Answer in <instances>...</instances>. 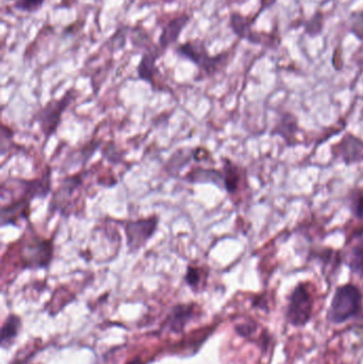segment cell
Instances as JSON below:
<instances>
[{
  "label": "cell",
  "mask_w": 363,
  "mask_h": 364,
  "mask_svg": "<svg viewBox=\"0 0 363 364\" xmlns=\"http://www.w3.org/2000/svg\"><path fill=\"white\" fill-rule=\"evenodd\" d=\"M131 1H134V0H131Z\"/></svg>",
  "instance_id": "484cf974"
},
{
  "label": "cell",
  "mask_w": 363,
  "mask_h": 364,
  "mask_svg": "<svg viewBox=\"0 0 363 364\" xmlns=\"http://www.w3.org/2000/svg\"><path fill=\"white\" fill-rule=\"evenodd\" d=\"M349 250L345 254V263L350 271L363 279V227L356 229L347 240Z\"/></svg>",
  "instance_id": "30bf717a"
},
{
  "label": "cell",
  "mask_w": 363,
  "mask_h": 364,
  "mask_svg": "<svg viewBox=\"0 0 363 364\" xmlns=\"http://www.w3.org/2000/svg\"><path fill=\"white\" fill-rule=\"evenodd\" d=\"M45 0H16L14 2V9L21 12H38L44 6Z\"/></svg>",
  "instance_id": "44dd1931"
},
{
  "label": "cell",
  "mask_w": 363,
  "mask_h": 364,
  "mask_svg": "<svg viewBox=\"0 0 363 364\" xmlns=\"http://www.w3.org/2000/svg\"><path fill=\"white\" fill-rule=\"evenodd\" d=\"M347 201L354 218L363 220V188L352 190L347 195Z\"/></svg>",
  "instance_id": "ac0fdd59"
},
{
  "label": "cell",
  "mask_w": 363,
  "mask_h": 364,
  "mask_svg": "<svg viewBox=\"0 0 363 364\" xmlns=\"http://www.w3.org/2000/svg\"><path fill=\"white\" fill-rule=\"evenodd\" d=\"M362 292L357 286L353 284L339 286L332 295L326 318L332 325L345 324L362 312Z\"/></svg>",
  "instance_id": "7a4b0ae2"
},
{
  "label": "cell",
  "mask_w": 363,
  "mask_h": 364,
  "mask_svg": "<svg viewBox=\"0 0 363 364\" xmlns=\"http://www.w3.org/2000/svg\"><path fill=\"white\" fill-rule=\"evenodd\" d=\"M177 55L183 59L189 60L197 66L200 73L207 77L215 76L227 66L232 51H224L217 55L208 53L206 44L202 40H190L179 44L175 49Z\"/></svg>",
  "instance_id": "6da1fadb"
},
{
  "label": "cell",
  "mask_w": 363,
  "mask_h": 364,
  "mask_svg": "<svg viewBox=\"0 0 363 364\" xmlns=\"http://www.w3.org/2000/svg\"><path fill=\"white\" fill-rule=\"evenodd\" d=\"M315 299L308 284L298 282L288 296L286 321L292 327H304L313 318Z\"/></svg>",
  "instance_id": "277c9868"
},
{
  "label": "cell",
  "mask_w": 363,
  "mask_h": 364,
  "mask_svg": "<svg viewBox=\"0 0 363 364\" xmlns=\"http://www.w3.org/2000/svg\"><path fill=\"white\" fill-rule=\"evenodd\" d=\"M161 1L163 2V4H174V2H176L177 0H161Z\"/></svg>",
  "instance_id": "d4e9b609"
},
{
  "label": "cell",
  "mask_w": 363,
  "mask_h": 364,
  "mask_svg": "<svg viewBox=\"0 0 363 364\" xmlns=\"http://www.w3.org/2000/svg\"><path fill=\"white\" fill-rule=\"evenodd\" d=\"M351 31L359 40H363V11L352 14Z\"/></svg>",
  "instance_id": "7402d4cb"
},
{
  "label": "cell",
  "mask_w": 363,
  "mask_h": 364,
  "mask_svg": "<svg viewBox=\"0 0 363 364\" xmlns=\"http://www.w3.org/2000/svg\"><path fill=\"white\" fill-rule=\"evenodd\" d=\"M332 154L347 166L358 164L363 157V141L352 134H347L340 142L332 145Z\"/></svg>",
  "instance_id": "9c48e42d"
},
{
  "label": "cell",
  "mask_w": 363,
  "mask_h": 364,
  "mask_svg": "<svg viewBox=\"0 0 363 364\" xmlns=\"http://www.w3.org/2000/svg\"><path fill=\"white\" fill-rule=\"evenodd\" d=\"M18 318L14 316H11L10 318H8V320L4 323V327H2V343L4 344L6 342L14 339L15 336L17 335V331H18Z\"/></svg>",
  "instance_id": "d6986e66"
},
{
  "label": "cell",
  "mask_w": 363,
  "mask_h": 364,
  "mask_svg": "<svg viewBox=\"0 0 363 364\" xmlns=\"http://www.w3.org/2000/svg\"><path fill=\"white\" fill-rule=\"evenodd\" d=\"M193 316L192 306L180 305L175 307L168 316L166 325L170 331H180Z\"/></svg>",
  "instance_id": "e0dca14e"
},
{
  "label": "cell",
  "mask_w": 363,
  "mask_h": 364,
  "mask_svg": "<svg viewBox=\"0 0 363 364\" xmlns=\"http://www.w3.org/2000/svg\"><path fill=\"white\" fill-rule=\"evenodd\" d=\"M298 132V119L291 113H285L277 123L274 134L287 141L288 145H293Z\"/></svg>",
  "instance_id": "2e32d148"
},
{
  "label": "cell",
  "mask_w": 363,
  "mask_h": 364,
  "mask_svg": "<svg viewBox=\"0 0 363 364\" xmlns=\"http://www.w3.org/2000/svg\"><path fill=\"white\" fill-rule=\"evenodd\" d=\"M162 53H163L160 50L158 45L147 49L143 53L142 58H141L140 62H139L138 68H136L139 79L149 83L153 89H155L156 85H157L156 78L160 74L157 62L158 59L161 57Z\"/></svg>",
  "instance_id": "4fadbf2b"
},
{
  "label": "cell",
  "mask_w": 363,
  "mask_h": 364,
  "mask_svg": "<svg viewBox=\"0 0 363 364\" xmlns=\"http://www.w3.org/2000/svg\"><path fill=\"white\" fill-rule=\"evenodd\" d=\"M277 0H261V4H260V9L258 11L257 14L253 17V21H255L256 19L259 17V15L261 14L264 11H266V9L271 8V6H274L276 4Z\"/></svg>",
  "instance_id": "cb8c5ba5"
},
{
  "label": "cell",
  "mask_w": 363,
  "mask_h": 364,
  "mask_svg": "<svg viewBox=\"0 0 363 364\" xmlns=\"http://www.w3.org/2000/svg\"><path fill=\"white\" fill-rule=\"evenodd\" d=\"M31 203V199L26 196H21L16 200L9 203V205H2L0 225L2 227L8 226V225L17 226L21 220H28L29 222Z\"/></svg>",
  "instance_id": "7c38bea8"
},
{
  "label": "cell",
  "mask_w": 363,
  "mask_h": 364,
  "mask_svg": "<svg viewBox=\"0 0 363 364\" xmlns=\"http://www.w3.org/2000/svg\"><path fill=\"white\" fill-rule=\"evenodd\" d=\"M77 92L75 89L68 90L59 100H53L44 107L36 111L32 117V122L40 127L44 136L45 144L57 132L62 117L70 105L76 100Z\"/></svg>",
  "instance_id": "3957f363"
},
{
  "label": "cell",
  "mask_w": 363,
  "mask_h": 364,
  "mask_svg": "<svg viewBox=\"0 0 363 364\" xmlns=\"http://www.w3.org/2000/svg\"><path fill=\"white\" fill-rule=\"evenodd\" d=\"M191 18V15L183 13V14L178 15V16L173 17L166 25H163L161 34L158 38V46H159L162 53H166L168 47L178 42L181 33H183L185 27L189 25Z\"/></svg>",
  "instance_id": "8fae6325"
},
{
  "label": "cell",
  "mask_w": 363,
  "mask_h": 364,
  "mask_svg": "<svg viewBox=\"0 0 363 364\" xmlns=\"http://www.w3.org/2000/svg\"><path fill=\"white\" fill-rule=\"evenodd\" d=\"M55 254V242L53 239H43L34 235L26 241L19 248L23 269H48Z\"/></svg>",
  "instance_id": "5b68a950"
},
{
  "label": "cell",
  "mask_w": 363,
  "mask_h": 364,
  "mask_svg": "<svg viewBox=\"0 0 363 364\" xmlns=\"http://www.w3.org/2000/svg\"><path fill=\"white\" fill-rule=\"evenodd\" d=\"M185 181L189 183H213L219 188H224L223 172L215 168H196L185 176Z\"/></svg>",
  "instance_id": "9a60e30c"
},
{
  "label": "cell",
  "mask_w": 363,
  "mask_h": 364,
  "mask_svg": "<svg viewBox=\"0 0 363 364\" xmlns=\"http://www.w3.org/2000/svg\"><path fill=\"white\" fill-rule=\"evenodd\" d=\"M85 173H78V174L72 175V176L65 177L62 179L58 190L53 193V199L49 205V211L51 213L59 211L62 215L67 218L70 215V208L72 203H74L75 199L72 196L78 192L79 188L82 186L83 179L85 177Z\"/></svg>",
  "instance_id": "52a82bcc"
},
{
  "label": "cell",
  "mask_w": 363,
  "mask_h": 364,
  "mask_svg": "<svg viewBox=\"0 0 363 364\" xmlns=\"http://www.w3.org/2000/svg\"><path fill=\"white\" fill-rule=\"evenodd\" d=\"M159 220V216L153 214L149 218L121 223L130 254H136L146 246L149 240L155 235Z\"/></svg>",
  "instance_id": "8992f818"
},
{
  "label": "cell",
  "mask_w": 363,
  "mask_h": 364,
  "mask_svg": "<svg viewBox=\"0 0 363 364\" xmlns=\"http://www.w3.org/2000/svg\"><path fill=\"white\" fill-rule=\"evenodd\" d=\"M223 176H224V190L229 195H234L240 188L241 182L244 178L243 170L240 166L230 161L229 159L224 158Z\"/></svg>",
  "instance_id": "5bb4252c"
},
{
  "label": "cell",
  "mask_w": 363,
  "mask_h": 364,
  "mask_svg": "<svg viewBox=\"0 0 363 364\" xmlns=\"http://www.w3.org/2000/svg\"><path fill=\"white\" fill-rule=\"evenodd\" d=\"M253 23V18H249L240 13L232 12L230 14V28L239 38L247 40L253 44L266 45V46H273V44H276V36L255 31L251 27Z\"/></svg>",
  "instance_id": "ba28073f"
},
{
  "label": "cell",
  "mask_w": 363,
  "mask_h": 364,
  "mask_svg": "<svg viewBox=\"0 0 363 364\" xmlns=\"http://www.w3.org/2000/svg\"><path fill=\"white\" fill-rule=\"evenodd\" d=\"M257 329V324L255 322L243 323L236 327L237 333L243 338H249Z\"/></svg>",
  "instance_id": "603a6c76"
},
{
  "label": "cell",
  "mask_w": 363,
  "mask_h": 364,
  "mask_svg": "<svg viewBox=\"0 0 363 364\" xmlns=\"http://www.w3.org/2000/svg\"><path fill=\"white\" fill-rule=\"evenodd\" d=\"M204 275V269L190 265V267H188L187 272H185V280L187 282L188 286L191 287L192 289H196L202 282V276Z\"/></svg>",
  "instance_id": "ffe728a7"
}]
</instances>
